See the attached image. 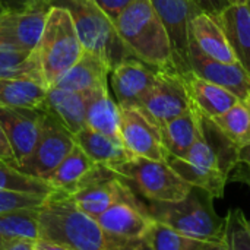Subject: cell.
<instances>
[{
    "instance_id": "cell-1",
    "label": "cell",
    "mask_w": 250,
    "mask_h": 250,
    "mask_svg": "<svg viewBox=\"0 0 250 250\" xmlns=\"http://www.w3.org/2000/svg\"><path fill=\"white\" fill-rule=\"evenodd\" d=\"M40 240L70 250H146L145 240L127 239L104 230L82 212L64 190H54L38 209Z\"/></svg>"
},
{
    "instance_id": "cell-2",
    "label": "cell",
    "mask_w": 250,
    "mask_h": 250,
    "mask_svg": "<svg viewBox=\"0 0 250 250\" xmlns=\"http://www.w3.org/2000/svg\"><path fill=\"white\" fill-rule=\"evenodd\" d=\"M114 26L136 59L155 69L176 72L168 35L151 0H132Z\"/></svg>"
},
{
    "instance_id": "cell-3",
    "label": "cell",
    "mask_w": 250,
    "mask_h": 250,
    "mask_svg": "<svg viewBox=\"0 0 250 250\" xmlns=\"http://www.w3.org/2000/svg\"><path fill=\"white\" fill-rule=\"evenodd\" d=\"M44 86L48 89L79 60L83 47L69 12L50 6L40 40L34 48Z\"/></svg>"
},
{
    "instance_id": "cell-4",
    "label": "cell",
    "mask_w": 250,
    "mask_h": 250,
    "mask_svg": "<svg viewBox=\"0 0 250 250\" xmlns=\"http://www.w3.org/2000/svg\"><path fill=\"white\" fill-rule=\"evenodd\" d=\"M214 198L202 189L192 188L188 196L177 202H151V217L185 234L201 240L224 243V218L214 208Z\"/></svg>"
},
{
    "instance_id": "cell-5",
    "label": "cell",
    "mask_w": 250,
    "mask_h": 250,
    "mask_svg": "<svg viewBox=\"0 0 250 250\" xmlns=\"http://www.w3.org/2000/svg\"><path fill=\"white\" fill-rule=\"evenodd\" d=\"M50 6H60L69 12L83 50L101 57L110 69L135 57L94 0H50Z\"/></svg>"
},
{
    "instance_id": "cell-6",
    "label": "cell",
    "mask_w": 250,
    "mask_h": 250,
    "mask_svg": "<svg viewBox=\"0 0 250 250\" xmlns=\"http://www.w3.org/2000/svg\"><path fill=\"white\" fill-rule=\"evenodd\" d=\"M110 170L130 182L151 202H177L192 190L167 161L130 157Z\"/></svg>"
},
{
    "instance_id": "cell-7",
    "label": "cell",
    "mask_w": 250,
    "mask_h": 250,
    "mask_svg": "<svg viewBox=\"0 0 250 250\" xmlns=\"http://www.w3.org/2000/svg\"><path fill=\"white\" fill-rule=\"evenodd\" d=\"M69 195L82 212L95 220L117 202L138 201L125 179L108 167L98 164L85 174Z\"/></svg>"
},
{
    "instance_id": "cell-8",
    "label": "cell",
    "mask_w": 250,
    "mask_h": 250,
    "mask_svg": "<svg viewBox=\"0 0 250 250\" xmlns=\"http://www.w3.org/2000/svg\"><path fill=\"white\" fill-rule=\"evenodd\" d=\"M75 145L73 135L54 117L44 113L38 141L21 171L47 182Z\"/></svg>"
},
{
    "instance_id": "cell-9",
    "label": "cell",
    "mask_w": 250,
    "mask_h": 250,
    "mask_svg": "<svg viewBox=\"0 0 250 250\" xmlns=\"http://www.w3.org/2000/svg\"><path fill=\"white\" fill-rule=\"evenodd\" d=\"M170 40L176 72L183 76L190 66V22L201 12L190 0H151Z\"/></svg>"
},
{
    "instance_id": "cell-10",
    "label": "cell",
    "mask_w": 250,
    "mask_h": 250,
    "mask_svg": "<svg viewBox=\"0 0 250 250\" xmlns=\"http://www.w3.org/2000/svg\"><path fill=\"white\" fill-rule=\"evenodd\" d=\"M190 107L192 100L188 94L183 78L174 70L158 69L155 82L139 108L158 127H161L186 113Z\"/></svg>"
},
{
    "instance_id": "cell-11",
    "label": "cell",
    "mask_w": 250,
    "mask_h": 250,
    "mask_svg": "<svg viewBox=\"0 0 250 250\" xmlns=\"http://www.w3.org/2000/svg\"><path fill=\"white\" fill-rule=\"evenodd\" d=\"M120 136L133 157L167 161L160 127L139 107H120Z\"/></svg>"
},
{
    "instance_id": "cell-12",
    "label": "cell",
    "mask_w": 250,
    "mask_h": 250,
    "mask_svg": "<svg viewBox=\"0 0 250 250\" xmlns=\"http://www.w3.org/2000/svg\"><path fill=\"white\" fill-rule=\"evenodd\" d=\"M158 69L136 57L116 64L108 75V85L117 104L125 107H141L144 98L155 82Z\"/></svg>"
},
{
    "instance_id": "cell-13",
    "label": "cell",
    "mask_w": 250,
    "mask_h": 250,
    "mask_svg": "<svg viewBox=\"0 0 250 250\" xmlns=\"http://www.w3.org/2000/svg\"><path fill=\"white\" fill-rule=\"evenodd\" d=\"M44 113L37 108L0 105V125L15 154L19 170L32 154L40 136Z\"/></svg>"
},
{
    "instance_id": "cell-14",
    "label": "cell",
    "mask_w": 250,
    "mask_h": 250,
    "mask_svg": "<svg viewBox=\"0 0 250 250\" xmlns=\"http://www.w3.org/2000/svg\"><path fill=\"white\" fill-rule=\"evenodd\" d=\"M47 10H0V50L32 51L40 40Z\"/></svg>"
},
{
    "instance_id": "cell-15",
    "label": "cell",
    "mask_w": 250,
    "mask_h": 250,
    "mask_svg": "<svg viewBox=\"0 0 250 250\" xmlns=\"http://www.w3.org/2000/svg\"><path fill=\"white\" fill-rule=\"evenodd\" d=\"M192 72L233 92L242 103L250 105V75L240 63H221L209 59L190 38Z\"/></svg>"
},
{
    "instance_id": "cell-16",
    "label": "cell",
    "mask_w": 250,
    "mask_h": 250,
    "mask_svg": "<svg viewBox=\"0 0 250 250\" xmlns=\"http://www.w3.org/2000/svg\"><path fill=\"white\" fill-rule=\"evenodd\" d=\"M97 221L104 230L113 234L145 240L155 220L139 201H122L103 212Z\"/></svg>"
},
{
    "instance_id": "cell-17",
    "label": "cell",
    "mask_w": 250,
    "mask_h": 250,
    "mask_svg": "<svg viewBox=\"0 0 250 250\" xmlns=\"http://www.w3.org/2000/svg\"><path fill=\"white\" fill-rule=\"evenodd\" d=\"M88 98L89 91L75 92L51 86L47 89L44 103L40 110L54 117L72 135H75L85 126Z\"/></svg>"
},
{
    "instance_id": "cell-18",
    "label": "cell",
    "mask_w": 250,
    "mask_h": 250,
    "mask_svg": "<svg viewBox=\"0 0 250 250\" xmlns=\"http://www.w3.org/2000/svg\"><path fill=\"white\" fill-rule=\"evenodd\" d=\"M192 100V104L198 108L201 114L208 119L218 117L234 107L240 100L229 89L209 82L193 72L182 76Z\"/></svg>"
},
{
    "instance_id": "cell-19",
    "label": "cell",
    "mask_w": 250,
    "mask_h": 250,
    "mask_svg": "<svg viewBox=\"0 0 250 250\" xmlns=\"http://www.w3.org/2000/svg\"><path fill=\"white\" fill-rule=\"evenodd\" d=\"M110 70V66L101 57L83 50L79 60L57 81L54 86L75 92L108 86Z\"/></svg>"
},
{
    "instance_id": "cell-20",
    "label": "cell",
    "mask_w": 250,
    "mask_h": 250,
    "mask_svg": "<svg viewBox=\"0 0 250 250\" xmlns=\"http://www.w3.org/2000/svg\"><path fill=\"white\" fill-rule=\"evenodd\" d=\"M237 60L250 75V9L248 4H230L223 13L214 18Z\"/></svg>"
},
{
    "instance_id": "cell-21",
    "label": "cell",
    "mask_w": 250,
    "mask_h": 250,
    "mask_svg": "<svg viewBox=\"0 0 250 250\" xmlns=\"http://www.w3.org/2000/svg\"><path fill=\"white\" fill-rule=\"evenodd\" d=\"M190 38L209 59L221 63H237L220 23L212 16L198 12L190 22Z\"/></svg>"
},
{
    "instance_id": "cell-22",
    "label": "cell",
    "mask_w": 250,
    "mask_h": 250,
    "mask_svg": "<svg viewBox=\"0 0 250 250\" xmlns=\"http://www.w3.org/2000/svg\"><path fill=\"white\" fill-rule=\"evenodd\" d=\"M160 132L167 154L170 157L182 158L195 144V141L202 136L201 113L192 104V107L186 113L161 126Z\"/></svg>"
},
{
    "instance_id": "cell-23",
    "label": "cell",
    "mask_w": 250,
    "mask_h": 250,
    "mask_svg": "<svg viewBox=\"0 0 250 250\" xmlns=\"http://www.w3.org/2000/svg\"><path fill=\"white\" fill-rule=\"evenodd\" d=\"M85 126L122 142L120 105L114 100L113 94H110L108 86L89 91Z\"/></svg>"
},
{
    "instance_id": "cell-24",
    "label": "cell",
    "mask_w": 250,
    "mask_h": 250,
    "mask_svg": "<svg viewBox=\"0 0 250 250\" xmlns=\"http://www.w3.org/2000/svg\"><path fill=\"white\" fill-rule=\"evenodd\" d=\"M75 144L86 154V157L98 166L113 168L114 166L133 157L125 145L101 132H97L88 126H83L73 135Z\"/></svg>"
},
{
    "instance_id": "cell-25",
    "label": "cell",
    "mask_w": 250,
    "mask_h": 250,
    "mask_svg": "<svg viewBox=\"0 0 250 250\" xmlns=\"http://www.w3.org/2000/svg\"><path fill=\"white\" fill-rule=\"evenodd\" d=\"M167 163L192 188L205 190L214 199H221L224 196V190L230 177L229 174L218 170H211L202 166H196L183 158L170 157V155L167 157Z\"/></svg>"
},
{
    "instance_id": "cell-26",
    "label": "cell",
    "mask_w": 250,
    "mask_h": 250,
    "mask_svg": "<svg viewBox=\"0 0 250 250\" xmlns=\"http://www.w3.org/2000/svg\"><path fill=\"white\" fill-rule=\"evenodd\" d=\"M47 88L28 78H0V105L40 110Z\"/></svg>"
},
{
    "instance_id": "cell-27",
    "label": "cell",
    "mask_w": 250,
    "mask_h": 250,
    "mask_svg": "<svg viewBox=\"0 0 250 250\" xmlns=\"http://www.w3.org/2000/svg\"><path fill=\"white\" fill-rule=\"evenodd\" d=\"M145 243L148 250H226L224 243L185 236L158 221H154Z\"/></svg>"
},
{
    "instance_id": "cell-28",
    "label": "cell",
    "mask_w": 250,
    "mask_h": 250,
    "mask_svg": "<svg viewBox=\"0 0 250 250\" xmlns=\"http://www.w3.org/2000/svg\"><path fill=\"white\" fill-rule=\"evenodd\" d=\"M38 209H18L0 214V245L15 240H40Z\"/></svg>"
},
{
    "instance_id": "cell-29",
    "label": "cell",
    "mask_w": 250,
    "mask_h": 250,
    "mask_svg": "<svg viewBox=\"0 0 250 250\" xmlns=\"http://www.w3.org/2000/svg\"><path fill=\"white\" fill-rule=\"evenodd\" d=\"M94 166L95 164L86 157V154L78 145H75L66 158L59 164V167L51 173L47 182L57 190L72 193L78 183Z\"/></svg>"
},
{
    "instance_id": "cell-30",
    "label": "cell",
    "mask_w": 250,
    "mask_h": 250,
    "mask_svg": "<svg viewBox=\"0 0 250 250\" xmlns=\"http://www.w3.org/2000/svg\"><path fill=\"white\" fill-rule=\"evenodd\" d=\"M215 126L237 146L250 144V105L239 101L224 114L211 119Z\"/></svg>"
},
{
    "instance_id": "cell-31",
    "label": "cell",
    "mask_w": 250,
    "mask_h": 250,
    "mask_svg": "<svg viewBox=\"0 0 250 250\" xmlns=\"http://www.w3.org/2000/svg\"><path fill=\"white\" fill-rule=\"evenodd\" d=\"M56 189L45 180L29 176L19 168L0 161V192L31 193L48 196Z\"/></svg>"
},
{
    "instance_id": "cell-32",
    "label": "cell",
    "mask_w": 250,
    "mask_h": 250,
    "mask_svg": "<svg viewBox=\"0 0 250 250\" xmlns=\"http://www.w3.org/2000/svg\"><path fill=\"white\" fill-rule=\"evenodd\" d=\"M0 78H28L42 83L35 51L0 50Z\"/></svg>"
},
{
    "instance_id": "cell-33",
    "label": "cell",
    "mask_w": 250,
    "mask_h": 250,
    "mask_svg": "<svg viewBox=\"0 0 250 250\" xmlns=\"http://www.w3.org/2000/svg\"><path fill=\"white\" fill-rule=\"evenodd\" d=\"M226 250H250L249 217L240 208L230 209L224 218Z\"/></svg>"
},
{
    "instance_id": "cell-34",
    "label": "cell",
    "mask_w": 250,
    "mask_h": 250,
    "mask_svg": "<svg viewBox=\"0 0 250 250\" xmlns=\"http://www.w3.org/2000/svg\"><path fill=\"white\" fill-rule=\"evenodd\" d=\"M47 196L18 193V192H0V214L18 211V209H37L45 202Z\"/></svg>"
},
{
    "instance_id": "cell-35",
    "label": "cell",
    "mask_w": 250,
    "mask_h": 250,
    "mask_svg": "<svg viewBox=\"0 0 250 250\" xmlns=\"http://www.w3.org/2000/svg\"><path fill=\"white\" fill-rule=\"evenodd\" d=\"M94 1L105 13V16L114 23L116 19L130 4L132 0H94Z\"/></svg>"
},
{
    "instance_id": "cell-36",
    "label": "cell",
    "mask_w": 250,
    "mask_h": 250,
    "mask_svg": "<svg viewBox=\"0 0 250 250\" xmlns=\"http://www.w3.org/2000/svg\"><path fill=\"white\" fill-rule=\"evenodd\" d=\"M201 12L217 18L223 13V10H226L230 3L229 0H190Z\"/></svg>"
},
{
    "instance_id": "cell-37",
    "label": "cell",
    "mask_w": 250,
    "mask_h": 250,
    "mask_svg": "<svg viewBox=\"0 0 250 250\" xmlns=\"http://www.w3.org/2000/svg\"><path fill=\"white\" fill-rule=\"evenodd\" d=\"M0 161L19 168L18 161H16L15 154H13V151H12V148L9 145V141H7V138L4 135V130H3L1 125H0Z\"/></svg>"
},
{
    "instance_id": "cell-38",
    "label": "cell",
    "mask_w": 250,
    "mask_h": 250,
    "mask_svg": "<svg viewBox=\"0 0 250 250\" xmlns=\"http://www.w3.org/2000/svg\"><path fill=\"white\" fill-rule=\"evenodd\" d=\"M50 0H18L19 10H48Z\"/></svg>"
},
{
    "instance_id": "cell-39",
    "label": "cell",
    "mask_w": 250,
    "mask_h": 250,
    "mask_svg": "<svg viewBox=\"0 0 250 250\" xmlns=\"http://www.w3.org/2000/svg\"><path fill=\"white\" fill-rule=\"evenodd\" d=\"M37 242L34 240H15L10 243L0 245V250H35Z\"/></svg>"
},
{
    "instance_id": "cell-40",
    "label": "cell",
    "mask_w": 250,
    "mask_h": 250,
    "mask_svg": "<svg viewBox=\"0 0 250 250\" xmlns=\"http://www.w3.org/2000/svg\"><path fill=\"white\" fill-rule=\"evenodd\" d=\"M237 166H243L248 170H250V144L240 146L237 151Z\"/></svg>"
},
{
    "instance_id": "cell-41",
    "label": "cell",
    "mask_w": 250,
    "mask_h": 250,
    "mask_svg": "<svg viewBox=\"0 0 250 250\" xmlns=\"http://www.w3.org/2000/svg\"><path fill=\"white\" fill-rule=\"evenodd\" d=\"M237 170H236V176H234V179L236 180H240L242 183H245L248 188L250 189V170H248L246 167H243V166H237L236 167ZM249 224H250V218H249Z\"/></svg>"
},
{
    "instance_id": "cell-42",
    "label": "cell",
    "mask_w": 250,
    "mask_h": 250,
    "mask_svg": "<svg viewBox=\"0 0 250 250\" xmlns=\"http://www.w3.org/2000/svg\"><path fill=\"white\" fill-rule=\"evenodd\" d=\"M35 250H70L67 248H63V246H59V245H54V243H50V242H45V240H38L37 242V248Z\"/></svg>"
},
{
    "instance_id": "cell-43",
    "label": "cell",
    "mask_w": 250,
    "mask_h": 250,
    "mask_svg": "<svg viewBox=\"0 0 250 250\" xmlns=\"http://www.w3.org/2000/svg\"><path fill=\"white\" fill-rule=\"evenodd\" d=\"M230 4H248V0H229Z\"/></svg>"
},
{
    "instance_id": "cell-44",
    "label": "cell",
    "mask_w": 250,
    "mask_h": 250,
    "mask_svg": "<svg viewBox=\"0 0 250 250\" xmlns=\"http://www.w3.org/2000/svg\"><path fill=\"white\" fill-rule=\"evenodd\" d=\"M1 9H4V7H3V4H1V0H0V10H1Z\"/></svg>"
},
{
    "instance_id": "cell-45",
    "label": "cell",
    "mask_w": 250,
    "mask_h": 250,
    "mask_svg": "<svg viewBox=\"0 0 250 250\" xmlns=\"http://www.w3.org/2000/svg\"><path fill=\"white\" fill-rule=\"evenodd\" d=\"M248 6H249V9H250V0H248Z\"/></svg>"
}]
</instances>
